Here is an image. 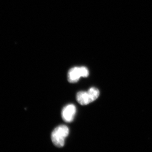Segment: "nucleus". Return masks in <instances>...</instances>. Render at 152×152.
Instances as JSON below:
<instances>
[{
	"label": "nucleus",
	"instance_id": "f257e3e1",
	"mask_svg": "<svg viewBox=\"0 0 152 152\" xmlns=\"http://www.w3.org/2000/svg\"><path fill=\"white\" fill-rule=\"evenodd\" d=\"M69 134V129L65 125H60L52 132L51 139L53 143L58 148L64 145L65 140Z\"/></svg>",
	"mask_w": 152,
	"mask_h": 152
},
{
	"label": "nucleus",
	"instance_id": "f03ea898",
	"mask_svg": "<svg viewBox=\"0 0 152 152\" xmlns=\"http://www.w3.org/2000/svg\"><path fill=\"white\" fill-rule=\"evenodd\" d=\"M99 90L96 88H90L87 91H80L76 96V99L79 104L86 105L97 99L99 96Z\"/></svg>",
	"mask_w": 152,
	"mask_h": 152
},
{
	"label": "nucleus",
	"instance_id": "7ed1b4c3",
	"mask_svg": "<svg viewBox=\"0 0 152 152\" xmlns=\"http://www.w3.org/2000/svg\"><path fill=\"white\" fill-rule=\"evenodd\" d=\"M88 75V70L86 67H75L68 72V80L69 83H74L78 81L81 77H87Z\"/></svg>",
	"mask_w": 152,
	"mask_h": 152
},
{
	"label": "nucleus",
	"instance_id": "20e7f679",
	"mask_svg": "<svg viewBox=\"0 0 152 152\" xmlns=\"http://www.w3.org/2000/svg\"><path fill=\"white\" fill-rule=\"evenodd\" d=\"M76 108L72 104L65 106L62 111V117L66 122L70 123L73 121L75 115Z\"/></svg>",
	"mask_w": 152,
	"mask_h": 152
}]
</instances>
